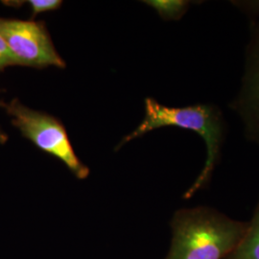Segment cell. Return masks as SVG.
Masks as SVG:
<instances>
[{"label":"cell","mask_w":259,"mask_h":259,"mask_svg":"<svg viewBox=\"0 0 259 259\" xmlns=\"http://www.w3.org/2000/svg\"><path fill=\"white\" fill-rule=\"evenodd\" d=\"M163 127H177L191 131L204 140L206 156L204 167L184 199H190L209 184L222 157L227 124L220 108L212 103H196L182 108L167 107L152 97L145 99V115L137 129L127 135L116 150L149 132Z\"/></svg>","instance_id":"1"},{"label":"cell","mask_w":259,"mask_h":259,"mask_svg":"<svg viewBox=\"0 0 259 259\" xmlns=\"http://www.w3.org/2000/svg\"><path fill=\"white\" fill-rule=\"evenodd\" d=\"M247 226L209 206L180 209L171 221L173 236L165 259H226Z\"/></svg>","instance_id":"2"},{"label":"cell","mask_w":259,"mask_h":259,"mask_svg":"<svg viewBox=\"0 0 259 259\" xmlns=\"http://www.w3.org/2000/svg\"><path fill=\"white\" fill-rule=\"evenodd\" d=\"M3 108L12 117V125L19 129L25 139L64 162L77 179L84 180L89 177L90 169L76 155L61 121L46 112L28 108L19 99L5 104Z\"/></svg>","instance_id":"3"},{"label":"cell","mask_w":259,"mask_h":259,"mask_svg":"<svg viewBox=\"0 0 259 259\" xmlns=\"http://www.w3.org/2000/svg\"><path fill=\"white\" fill-rule=\"evenodd\" d=\"M0 35L17 65L35 68H65L44 21L0 19Z\"/></svg>","instance_id":"4"},{"label":"cell","mask_w":259,"mask_h":259,"mask_svg":"<svg viewBox=\"0 0 259 259\" xmlns=\"http://www.w3.org/2000/svg\"><path fill=\"white\" fill-rule=\"evenodd\" d=\"M249 29L240 88L228 107L240 118L244 137L259 146V18L250 19Z\"/></svg>","instance_id":"5"},{"label":"cell","mask_w":259,"mask_h":259,"mask_svg":"<svg viewBox=\"0 0 259 259\" xmlns=\"http://www.w3.org/2000/svg\"><path fill=\"white\" fill-rule=\"evenodd\" d=\"M226 259H259V199L242 239Z\"/></svg>","instance_id":"6"},{"label":"cell","mask_w":259,"mask_h":259,"mask_svg":"<svg viewBox=\"0 0 259 259\" xmlns=\"http://www.w3.org/2000/svg\"><path fill=\"white\" fill-rule=\"evenodd\" d=\"M155 10L163 20H179L182 19L192 4L202 3L189 0H148L143 1Z\"/></svg>","instance_id":"7"},{"label":"cell","mask_w":259,"mask_h":259,"mask_svg":"<svg viewBox=\"0 0 259 259\" xmlns=\"http://www.w3.org/2000/svg\"><path fill=\"white\" fill-rule=\"evenodd\" d=\"M230 3L248 19L259 18V0H231Z\"/></svg>","instance_id":"8"},{"label":"cell","mask_w":259,"mask_h":259,"mask_svg":"<svg viewBox=\"0 0 259 259\" xmlns=\"http://www.w3.org/2000/svg\"><path fill=\"white\" fill-rule=\"evenodd\" d=\"M23 2L28 3L32 8V20L38 14L58 10L63 4L60 0H29Z\"/></svg>","instance_id":"9"},{"label":"cell","mask_w":259,"mask_h":259,"mask_svg":"<svg viewBox=\"0 0 259 259\" xmlns=\"http://www.w3.org/2000/svg\"><path fill=\"white\" fill-rule=\"evenodd\" d=\"M17 65V63L10 52L9 48L6 45L3 37L0 35V71L4 70L8 66Z\"/></svg>","instance_id":"10"},{"label":"cell","mask_w":259,"mask_h":259,"mask_svg":"<svg viewBox=\"0 0 259 259\" xmlns=\"http://www.w3.org/2000/svg\"><path fill=\"white\" fill-rule=\"evenodd\" d=\"M4 105H5V103L0 101V107H4ZM7 140H8L7 134L0 129V144H5L7 142Z\"/></svg>","instance_id":"11"}]
</instances>
